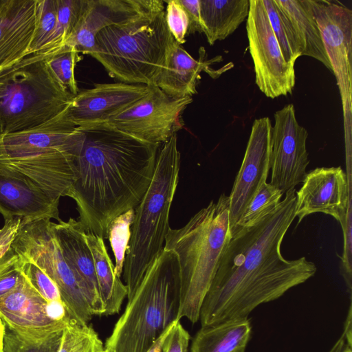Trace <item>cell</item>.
Instances as JSON below:
<instances>
[{"label":"cell","mask_w":352,"mask_h":352,"mask_svg":"<svg viewBox=\"0 0 352 352\" xmlns=\"http://www.w3.org/2000/svg\"><path fill=\"white\" fill-rule=\"evenodd\" d=\"M295 188L254 224L239 228L223 250L201 305V327L248 318L261 304L275 300L317 271L302 256L285 259L280 246L294 220Z\"/></svg>","instance_id":"6da1fadb"},{"label":"cell","mask_w":352,"mask_h":352,"mask_svg":"<svg viewBox=\"0 0 352 352\" xmlns=\"http://www.w3.org/2000/svg\"><path fill=\"white\" fill-rule=\"evenodd\" d=\"M86 240L92 253L100 294L104 307V315L120 311L127 296V287L115 273L104 239L91 232H86Z\"/></svg>","instance_id":"484cf974"},{"label":"cell","mask_w":352,"mask_h":352,"mask_svg":"<svg viewBox=\"0 0 352 352\" xmlns=\"http://www.w3.org/2000/svg\"><path fill=\"white\" fill-rule=\"evenodd\" d=\"M103 350H104V349H101V350H100V351H97V352H103Z\"/></svg>","instance_id":"c3c4849f"},{"label":"cell","mask_w":352,"mask_h":352,"mask_svg":"<svg viewBox=\"0 0 352 352\" xmlns=\"http://www.w3.org/2000/svg\"><path fill=\"white\" fill-rule=\"evenodd\" d=\"M81 59L72 46H64L52 51L48 58L49 67L59 82L74 96L79 91L74 76L76 63Z\"/></svg>","instance_id":"f546056e"},{"label":"cell","mask_w":352,"mask_h":352,"mask_svg":"<svg viewBox=\"0 0 352 352\" xmlns=\"http://www.w3.org/2000/svg\"><path fill=\"white\" fill-rule=\"evenodd\" d=\"M0 318L19 336L41 340L63 330L71 319L63 302H49L24 278L14 289L0 297Z\"/></svg>","instance_id":"4fadbf2b"},{"label":"cell","mask_w":352,"mask_h":352,"mask_svg":"<svg viewBox=\"0 0 352 352\" xmlns=\"http://www.w3.org/2000/svg\"><path fill=\"white\" fill-rule=\"evenodd\" d=\"M133 217L134 209H130L116 217L108 229V239L115 256L114 271L120 278L123 272L125 256L129 248Z\"/></svg>","instance_id":"4dcf8cb0"},{"label":"cell","mask_w":352,"mask_h":352,"mask_svg":"<svg viewBox=\"0 0 352 352\" xmlns=\"http://www.w3.org/2000/svg\"><path fill=\"white\" fill-rule=\"evenodd\" d=\"M52 220L23 221L12 245L19 257L43 270L55 283L68 316L87 324L92 313L76 276L65 261L54 237Z\"/></svg>","instance_id":"9c48e42d"},{"label":"cell","mask_w":352,"mask_h":352,"mask_svg":"<svg viewBox=\"0 0 352 352\" xmlns=\"http://www.w3.org/2000/svg\"><path fill=\"white\" fill-rule=\"evenodd\" d=\"M36 5L37 0H0V72L27 56Z\"/></svg>","instance_id":"ffe728a7"},{"label":"cell","mask_w":352,"mask_h":352,"mask_svg":"<svg viewBox=\"0 0 352 352\" xmlns=\"http://www.w3.org/2000/svg\"><path fill=\"white\" fill-rule=\"evenodd\" d=\"M231 237L229 197L223 193L182 228L169 229L164 249L173 251L179 263V320L186 317L192 323L199 320L202 302Z\"/></svg>","instance_id":"277c9868"},{"label":"cell","mask_w":352,"mask_h":352,"mask_svg":"<svg viewBox=\"0 0 352 352\" xmlns=\"http://www.w3.org/2000/svg\"><path fill=\"white\" fill-rule=\"evenodd\" d=\"M103 352H114V351L110 347H104Z\"/></svg>","instance_id":"7dc6e473"},{"label":"cell","mask_w":352,"mask_h":352,"mask_svg":"<svg viewBox=\"0 0 352 352\" xmlns=\"http://www.w3.org/2000/svg\"><path fill=\"white\" fill-rule=\"evenodd\" d=\"M190 334L177 320L167 336L162 346V352H188Z\"/></svg>","instance_id":"f35d334b"},{"label":"cell","mask_w":352,"mask_h":352,"mask_svg":"<svg viewBox=\"0 0 352 352\" xmlns=\"http://www.w3.org/2000/svg\"><path fill=\"white\" fill-rule=\"evenodd\" d=\"M204 53V49L203 53L200 52L199 58L196 60L174 40L167 51L155 85L175 98L197 94L201 72H208L209 65L217 58L206 60Z\"/></svg>","instance_id":"7402d4cb"},{"label":"cell","mask_w":352,"mask_h":352,"mask_svg":"<svg viewBox=\"0 0 352 352\" xmlns=\"http://www.w3.org/2000/svg\"><path fill=\"white\" fill-rule=\"evenodd\" d=\"M165 20L174 40L180 45L186 42L189 28L188 14L179 0L166 1Z\"/></svg>","instance_id":"8d00e7d4"},{"label":"cell","mask_w":352,"mask_h":352,"mask_svg":"<svg viewBox=\"0 0 352 352\" xmlns=\"http://www.w3.org/2000/svg\"><path fill=\"white\" fill-rule=\"evenodd\" d=\"M83 142L69 197L87 232L108 238L111 222L140 204L152 181L159 144L102 126L78 129Z\"/></svg>","instance_id":"7a4b0ae2"},{"label":"cell","mask_w":352,"mask_h":352,"mask_svg":"<svg viewBox=\"0 0 352 352\" xmlns=\"http://www.w3.org/2000/svg\"><path fill=\"white\" fill-rule=\"evenodd\" d=\"M181 155L177 133L160 146L152 181L134 209L131 235L124 263L129 300L146 272L164 250L171 204L179 182Z\"/></svg>","instance_id":"8992f818"},{"label":"cell","mask_w":352,"mask_h":352,"mask_svg":"<svg viewBox=\"0 0 352 352\" xmlns=\"http://www.w3.org/2000/svg\"><path fill=\"white\" fill-rule=\"evenodd\" d=\"M290 21L300 48L301 56L314 58L332 72L321 33L309 0H275Z\"/></svg>","instance_id":"603a6c76"},{"label":"cell","mask_w":352,"mask_h":352,"mask_svg":"<svg viewBox=\"0 0 352 352\" xmlns=\"http://www.w3.org/2000/svg\"><path fill=\"white\" fill-rule=\"evenodd\" d=\"M339 88L346 142L350 143L352 113V11L327 0H309Z\"/></svg>","instance_id":"8fae6325"},{"label":"cell","mask_w":352,"mask_h":352,"mask_svg":"<svg viewBox=\"0 0 352 352\" xmlns=\"http://www.w3.org/2000/svg\"><path fill=\"white\" fill-rule=\"evenodd\" d=\"M56 0H37L36 25L27 55L44 49L56 27Z\"/></svg>","instance_id":"d6a6232c"},{"label":"cell","mask_w":352,"mask_h":352,"mask_svg":"<svg viewBox=\"0 0 352 352\" xmlns=\"http://www.w3.org/2000/svg\"><path fill=\"white\" fill-rule=\"evenodd\" d=\"M296 192L294 217L299 223L317 212L331 215L342 226L351 201L347 175L341 166L318 167L307 173Z\"/></svg>","instance_id":"2e32d148"},{"label":"cell","mask_w":352,"mask_h":352,"mask_svg":"<svg viewBox=\"0 0 352 352\" xmlns=\"http://www.w3.org/2000/svg\"><path fill=\"white\" fill-rule=\"evenodd\" d=\"M272 122L268 117L255 119L243 160L229 197L231 234L246 207L266 183L270 170Z\"/></svg>","instance_id":"9a60e30c"},{"label":"cell","mask_w":352,"mask_h":352,"mask_svg":"<svg viewBox=\"0 0 352 352\" xmlns=\"http://www.w3.org/2000/svg\"><path fill=\"white\" fill-rule=\"evenodd\" d=\"M342 228L344 232V245L342 256L340 258V272L351 300V202L349 204L346 220Z\"/></svg>","instance_id":"74e56055"},{"label":"cell","mask_w":352,"mask_h":352,"mask_svg":"<svg viewBox=\"0 0 352 352\" xmlns=\"http://www.w3.org/2000/svg\"><path fill=\"white\" fill-rule=\"evenodd\" d=\"M20 262L19 256L12 248L0 258V297L14 289L24 280Z\"/></svg>","instance_id":"d590c367"},{"label":"cell","mask_w":352,"mask_h":352,"mask_svg":"<svg viewBox=\"0 0 352 352\" xmlns=\"http://www.w3.org/2000/svg\"><path fill=\"white\" fill-rule=\"evenodd\" d=\"M23 224V221L18 218L5 221L3 226L0 228V258L12 248Z\"/></svg>","instance_id":"ab89813d"},{"label":"cell","mask_w":352,"mask_h":352,"mask_svg":"<svg viewBox=\"0 0 352 352\" xmlns=\"http://www.w3.org/2000/svg\"><path fill=\"white\" fill-rule=\"evenodd\" d=\"M67 107L34 128L0 136V172L23 179L50 196L69 197L84 138Z\"/></svg>","instance_id":"3957f363"},{"label":"cell","mask_w":352,"mask_h":352,"mask_svg":"<svg viewBox=\"0 0 352 352\" xmlns=\"http://www.w3.org/2000/svg\"><path fill=\"white\" fill-rule=\"evenodd\" d=\"M54 237L65 261L73 271L93 315L104 314L94 258L86 240V230L73 218L51 223Z\"/></svg>","instance_id":"d6986e66"},{"label":"cell","mask_w":352,"mask_h":352,"mask_svg":"<svg viewBox=\"0 0 352 352\" xmlns=\"http://www.w3.org/2000/svg\"><path fill=\"white\" fill-rule=\"evenodd\" d=\"M84 1L56 0L57 14L56 27L48 43L44 49H58L65 45L79 20Z\"/></svg>","instance_id":"83f0119b"},{"label":"cell","mask_w":352,"mask_h":352,"mask_svg":"<svg viewBox=\"0 0 352 352\" xmlns=\"http://www.w3.org/2000/svg\"><path fill=\"white\" fill-rule=\"evenodd\" d=\"M173 41L164 10L142 14L101 30L89 55L121 82L152 85Z\"/></svg>","instance_id":"52a82bcc"},{"label":"cell","mask_w":352,"mask_h":352,"mask_svg":"<svg viewBox=\"0 0 352 352\" xmlns=\"http://www.w3.org/2000/svg\"><path fill=\"white\" fill-rule=\"evenodd\" d=\"M341 352H352V346L349 345L345 341Z\"/></svg>","instance_id":"bcb514c9"},{"label":"cell","mask_w":352,"mask_h":352,"mask_svg":"<svg viewBox=\"0 0 352 352\" xmlns=\"http://www.w3.org/2000/svg\"><path fill=\"white\" fill-rule=\"evenodd\" d=\"M344 342L343 336L340 335L339 338L334 342L327 352H341Z\"/></svg>","instance_id":"ee69618b"},{"label":"cell","mask_w":352,"mask_h":352,"mask_svg":"<svg viewBox=\"0 0 352 352\" xmlns=\"http://www.w3.org/2000/svg\"><path fill=\"white\" fill-rule=\"evenodd\" d=\"M249 1L199 0L203 33L210 45L226 39L247 19Z\"/></svg>","instance_id":"cb8c5ba5"},{"label":"cell","mask_w":352,"mask_h":352,"mask_svg":"<svg viewBox=\"0 0 352 352\" xmlns=\"http://www.w3.org/2000/svg\"><path fill=\"white\" fill-rule=\"evenodd\" d=\"M283 194L272 184L265 183L246 207L237 222L236 229L254 224L280 203Z\"/></svg>","instance_id":"1f68e13d"},{"label":"cell","mask_w":352,"mask_h":352,"mask_svg":"<svg viewBox=\"0 0 352 352\" xmlns=\"http://www.w3.org/2000/svg\"><path fill=\"white\" fill-rule=\"evenodd\" d=\"M162 0H85L79 20L65 45L87 54L103 28L124 23L139 14L164 10Z\"/></svg>","instance_id":"ac0fdd59"},{"label":"cell","mask_w":352,"mask_h":352,"mask_svg":"<svg viewBox=\"0 0 352 352\" xmlns=\"http://www.w3.org/2000/svg\"><path fill=\"white\" fill-rule=\"evenodd\" d=\"M252 331L249 318L201 327L192 340L190 352H245Z\"/></svg>","instance_id":"d4e9b609"},{"label":"cell","mask_w":352,"mask_h":352,"mask_svg":"<svg viewBox=\"0 0 352 352\" xmlns=\"http://www.w3.org/2000/svg\"><path fill=\"white\" fill-rule=\"evenodd\" d=\"M6 332V325L0 318V352H4V336Z\"/></svg>","instance_id":"f6af8a7d"},{"label":"cell","mask_w":352,"mask_h":352,"mask_svg":"<svg viewBox=\"0 0 352 352\" xmlns=\"http://www.w3.org/2000/svg\"><path fill=\"white\" fill-rule=\"evenodd\" d=\"M102 342L94 329L70 319L63 330L58 352H97Z\"/></svg>","instance_id":"f1b7e54d"},{"label":"cell","mask_w":352,"mask_h":352,"mask_svg":"<svg viewBox=\"0 0 352 352\" xmlns=\"http://www.w3.org/2000/svg\"><path fill=\"white\" fill-rule=\"evenodd\" d=\"M54 50L28 54L0 72V136L44 124L71 102L74 96L47 64Z\"/></svg>","instance_id":"ba28073f"},{"label":"cell","mask_w":352,"mask_h":352,"mask_svg":"<svg viewBox=\"0 0 352 352\" xmlns=\"http://www.w3.org/2000/svg\"><path fill=\"white\" fill-rule=\"evenodd\" d=\"M177 321V320H176ZM175 321V322H176ZM174 322L167 329L166 331L162 335V336L153 344V346L149 349L147 352H161L162 351V346L164 342V340L169 332L170 329L175 322Z\"/></svg>","instance_id":"7bdbcfd3"},{"label":"cell","mask_w":352,"mask_h":352,"mask_svg":"<svg viewBox=\"0 0 352 352\" xmlns=\"http://www.w3.org/2000/svg\"><path fill=\"white\" fill-rule=\"evenodd\" d=\"M307 138L308 132L297 121L292 104L275 112L270 140V183L284 193L295 188L306 176L309 163Z\"/></svg>","instance_id":"5bb4252c"},{"label":"cell","mask_w":352,"mask_h":352,"mask_svg":"<svg viewBox=\"0 0 352 352\" xmlns=\"http://www.w3.org/2000/svg\"><path fill=\"white\" fill-rule=\"evenodd\" d=\"M59 200L33 184L0 172V213L6 220L21 219L25 223L61 219Z\"/></svg>","instance_id":"44dd1931"},{"label":"cell","mask_w":352,"mask_h":352,"mask_svg":"<svg viewBox=\"0 0 352 352\" xmlns=\"http://www.w3.org/2000/svg\"><path fill=\"white\" fill-rule=\"evenodd\" d=\"M180 276L176 254L164 249L146 272L105 346L114 352H147L178 319Z\"/></svg>","instance_id":"5b68a950"},{"label":"cell","mask_w":352,"mask_h":352,"mask_svg":"<svg viewBox=\"0 0 352 352\" xmlns=\"http://www.w3.org/2000/svg\"><path fill=\"white\" fill-rule=\"evenodd\" d=\"M63 330L43 339L32 340L24 338L6 327L4 352H58Z\"/></svg>","instance_id":"836d02e7"},{"label":"cell","mask_w":352,"mask_h":352,"mask_svg":"<svg viewBox=\"0 0 352 352\" xmlns=\"http://www.w3.org/2000/svg\"><path fill=\"white\" fill-rule=\"evenodd\" d=\"M352 305L351 300L349 306L346 317L344 323L342 334L344 335L346 342L352 346Z\"/></svg>","instance_id":"b9f144b4"},{"label":"cell","mask_w":352,"mask_h":352,"mask_svg":"<svg viewBox=\"0 0 352 352\" xmlns=\"http://www.w3.org/2000/svg\"><path fill=\"white\" fill-rule=\"evenodd\" d=\"M189 19L188 35L196 32L203 33L204 29L200 16L199 0H179Z\"/></svg>","instance_id":"60d3db41"},{"label":"cell","mask_w":352,"mask_h":352,"mask_svg":"<svg viewBox=\"0 0 352 352\" xmlns=\"http://www.w3.org/2000/svg\"><path fill=\"white\" fill-rule=\"evenodd\" d=\"M192 100L190 96L172 98L155 85H149L146 96L96 126L113 129L143 142L161 145L182 128V115Z\"/></svg>","instance_id":"7c38bea8"},{"label":"cell","mask_w":352,"mask_h":352,"mask_svg":"<svg viewBox=\"0 0 352 352\" xmlns=\"http://www.w3.org/2000/svg\"><path fill=\"white\" fill-rule=\"evenodd\" d=\"M149 85L124 82L96 84L78 92L67 107L70 122L82 129L103 124L146 96Z\"/></svg>","instance_id":"e0dca14e"},{"label":"cell","mask_w":352,"mask_h":352,"mask_svg":"<svg viewBox=\"0 0 352 352\" xmlns=\"http://www.w3.org/2000/svg\"><path fill=\"white\" fill-rule=\"evenodd\" d=\"M272 30L286 60L292 64L301 56L300 48L294 28L275 0H262Z\"/></svg>","instance_id":"4316f807"},{"label":"cell","mask_w":352,"mask_h":352,"mask_svg":"<svg viewBox=\"0 0 352 352\" xmlns=\"http://www.w3.org/2000/svg\"><path fill=\"white\" fill-rule=\"evenodd\" d=\"M20 270L27 281L49 302H63L58 287L36 265L20 258Z\"/></svg>","instance_id":"e575fe53"},{"label":"cell","mask_w":352,"mask_h":352,"mask_svg":"<svg viewBox=\"0 0 352 352\" xmlns=\"http://www.w3.org/2000/svg\"><path fill=\"white\" fill-rule=\"evenodd\" d=\"M249 1L246 31L256 85L272 99L292 94L296 82L294 65L284 57L262 0Z\"/></svg>","instance_id":"30bf717a"}]
</instances>
